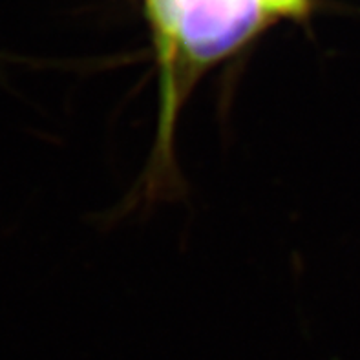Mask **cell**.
<instances>
[{
    "label": "cell",
    "instance_id": "cell-1",
    "mask_svg": "<svg viewBox=\"0 0 360 360\" xmlns=\"http://www.w3.org/2000/svg\"><path fill=\"white\" fill-rule=\"evenodd\" d=\"M145 6H155V4H165V2H172V0H143Z\"/></svg>",
    "mask_w": 360,
    "mask_h": 360
}]
</instances>
